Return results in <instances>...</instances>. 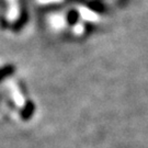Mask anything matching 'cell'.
<instances>
[{
    "mask_svg": "<svg viewBox=\"0 0 148 148\" xmlns=\"http://www.w3.org/2000/svg\"><path fill=\"white\" fill-rule=\"evenodd\" d=\"M81 16H82V18H85V19H87V20H90V21H92V20H97V19H98L97 16L93 14V12H92V11L86 10V9H82Z\"/></svg>",
    "mask_w": 148,
    "mask_h": 148,
    "instance_id": "6da1fadb",
    "label": "cell"
},
{
    "mask_svg": "<svg viewBox=\"0 0 148 148\" xmlns=\"http://www.w3.org/2000/svg\"><path fill=\"white\" fill-rule=\"evenodd\" d=\"M68 21L70 23H73V24H76V22L78 20V18H79V13H77L76 11H70L68 13Z\"/></svg>",
    "mask_w": 148,
    "mask_h": 148,
    "instance_id": "7a4b0ae2",
    "label": "cell"
}]
</instances>
